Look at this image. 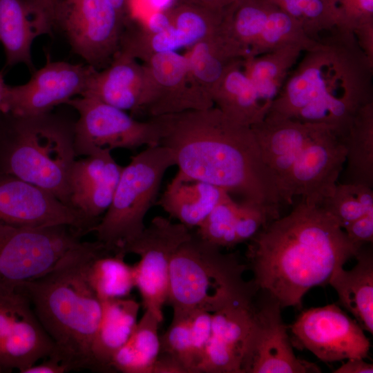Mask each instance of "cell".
I'll use <instances>...</instances> for the list:
<instances>
[{"mask_svg": "<svg viewBox=\"0 0 373 373\" xmlns=\"http://www.w3.org/2000/svg\"><path fill=\"white\" fill-rule=\"evenodd\" d=\"M254 283L282 308L302 306L312 287L328 283L334 270L361 249L322 206L304 201L250 240Z\"/></svg>", "mask_w": 373, "mask_h": 373, "instance_id": "6da1fadb", "label": "cell"}, {"mask_svg": "<svg viewBox=\"0 0 373 373\" xmlns=\"http://www.w3.org/2000/svg\"><path fill=\"white\" fill-rule=\"evenodd\" d=\"M155 117L162 128L160 145L173 151L178 171L245 201L278 207L285 203L250 126L214 106Z\"/></svg>", "mask_w": 373, "mask_h": 373, "instance_id": "7a4b0ae2", "label": "cell"}, {"mask_svg": "<svg viewBox=\"0 0 373 373\" xmlns=\"http://www.w3.org/2000/svg\"><path fill=\"white\" fill-rule=\"evenodd\" d=\"M303 54L268 113L327 125L343 139L357 112L373 102V60L341 26Z\"/></svg>", "mask_w": 373, "mask_h": 373, "instance_id": "3957f363", "label": "cell"}, {"mask_svg": "<svg viewBox=\"0 0 373 373\" xmlns=\"http://www.w3.org/2000/svg\"><path fill=\"white\" fill-rule=\"evenodd\" d=\"M102 247L97 240L82 241L52 270L24 283L19 291L53 341V354L71 370L94 371L92 346L102 303L88 280L86 267Z\"/></svg>", "mask_w": 373, "mask_h": 373, "instance_id": "277c9868", "label": "cell"}, {"mask_svg": "<svg viewBox=\"0 0 373 373\" xmlns=\"http://www.w3.org/2000/svg\"><path fill=\"white\" fill-rule=\"evenodd\" d=\"M76 157L75 122L52 111L30 116L1 113L0 173L36 185L70 206L69 180Z\"/></svg>", "mask_w": 373, "mask_h": 373, "instance_id": "5b68a950", "label": "cell"}, {"mask_svg": "<svg viewBox=\"0 0 373 373\" xmlns=\"http://www.w3.org/2000/svg\"><path fill=\"white\" fill-rule=\"evenodd\" d=\"M245 271L235 254L192 233L172 258L166 303L173 314L213 313L233 301L252 299L258 289L253 281L245 280Z\"/></svg>", "mask_w": 373, "mask_h": 373, "instance_id": "8992f818", "label": "cell"}, {"mask_svg": "<svg viewBox=\"0 0 373 373\" xmlns=\"http://www.w3.org/2000/svg\"><path fill=\"white\" fill-rule=\"evenodd\" d=\"M173 166V151L162 145L147 146L132 156L109 207L91 229L96 240L109 251L125 254V247L144 229L146 215L157 202L165 173Z\"/></svg>", "mask_w": 373, "mask_h": 373, "instance_id": "52a82bcc", "label": "cell"}, {"mask_svg": "<svg viewBox=\"0 0 373 373\" xmlns=\"http://www.w3.org/2000/svg\"><path fill=\"white\" fill-rule=\"evenodd\" d=\"M84 233L66 225L23 227L0 224V295L52 270L81 242Z\"/></svg>", "mask_w": 373, "mask_h": 373, "instance_id": "ba28073f", "label": "cell"}, {"mask_svg": "<svg viewBox=\"0 0 373 373\" xmlns=\"http://www.w3.org/2000/svg\"><path fill=\"white\" fill-rule=\"evenodd\" d=\"M78 113L75 122V150L87 156L102 149H135L160 145L162 128L157 117L137 120L126 111L89 96L67 104Z\"/></svg>", "mask_w": 373, "mask_h": 373, "instance_id": "9c48e42d", "label": "cell"}, {"mask_svg": "<svg viewBox=\"0 0 373 373\" xmlns=\"http://www.w3.org/2000/svg\"><path fill=\"white\" fill-rule=\"evenodd\" d=\"M53 22L75 53L96 69L107 66L119 50L127 24L109 0H57Z\"/></svg>", "mask_w": 373, "mask_h": 373, "instance_id": "30bf717a", "label": "cell"}, {"mask_svg": "<svg viewBox=\"0 0 373 373\" xmlns=\"http://www.w3.org/2000/svg\"><path fill=\"white\" fill-rule=\"evenodd\" d=\"M191 234L184 224L157 216L124 249L126 254H135L140 257L133 266L135 287L140 291L144 310L151 312L160 323L167 299L172 258Z\"/></svg>", "mask_w": 373, "mask_h": 373, "instance_id": "8fae6325", "label": "cell"}, {"mask_svg": "<svg viewBox=\"0 0 373 373\" xmlns=\"http://www.w3.org/2000/svg\"><path fill=\"white\" fill-rule=\"evenodd\" d=\"M288 328L293 347L325 363L365 358L369 354L370 343L363 329L336 304L303 311Z\"/></svg>", "mask_w": 373, "mask_h": 373, "instance_id": "7c38bea8", "label": "cell"}, {"mask_svg": "<svg viewBox=\"0 0 373 373\" xmlns=\"http://www.w3.org/2000/svg\"><path fill=\"white\" fill-rule=\"evenodd\" d=\"M345 156L343 139L332 127L318 124L283 184L285 202L300 195L307 204L321 206L337 184Z\"/></svg>", "mask_w": 373, "mask_h": 373, "instance_id": "4fadbf2b", "label": "cell"}, {"mask_svg": "<svg viewBox=\"0 0 373 373\" xmlns=\"http://www.w3.org/2000/svg\"><path fill=\"white\" fill-rule=\"evenodd\" d=\"M224 23L247 57L289 45L300 46L305 51L317 41L306 35L297 21L265 0H242L226 11Z\"/></svg>", "mask_w": 373, "mask_h": 373, "instance_id": "5bb4252c", "label": "cell"}, {"mask_svg": "<svg viewBox=\"0 0 373 373\" xmlns=\"http://www.w3.org/2000/svg\"><path fill=\"white\" fill-rule=\"evenodd\" d=\"M55 350L28 297L22 292L0 295V373H22Z\"/></svg>", "mask_w": 373, "mask_h": 373, "instance_id": "9a60e30c", "label": "cell"}, {"mask_svg": "<svg viewBox=\"0 0 373 373\" xmlns=\"http://www.w3.org/2000/svg\"><path fill=\"white\" fill-rule=\"evenodd\" d=\"M97 69L86 64L48 61L23 84L10 86L6 112L30 116L52 111L82 96Z\"/></svg>", "mask_w": 373, "mask_h": 373, "instance_id": "2e32d148", "label": "cell"}, {"mask_svg": "<svg viewBox=\"0 0 373 373\" xmlns=\"http://www.w3.org/2000/svg\"><path fill=\"white\" fill-rule=\"evenodd\" d=\"M0 224L23 227L66 225L86 234L93 225L50 192L0 173Z\"/></svg>", "mask_w": 373, "mask_h": 373, "instance_id": "e0dca14e", "label": "cell"}, {"mask_svg": "<svg viewBox=\"0 0 373 373\" xmlns=\"http://www.w3.org/2000/svg\"><path fill=\"white\" fill-rule=\"evenodd\" d=\"M281 309L280 304L271 298L260 307H255L243 373L321 372L315 363L295 355Z\"/></svg>", "mask_w": 373, "mask_h": 373, "instance_id": "ac0fdd59", "label": "cell"}, {"mask_svg": "<svg viewBox=\"0 0 373 373\" xmlns=\"http://www.w3.org/2000/svg\"><path fill=\"white\" fill-rule=\"evenodd\" d=\"M142 63L146 82L143 113L150 118L214 106L191 82L184 55L157 53Z\"/></svg>", "mask_w": 373, "mask_h": 373, "instance_id": "d6986e66", "label": "cell"}, {"mask_svg": "<svg viewBox=\"0 0 373 373\" xmlns=\"http://www.w3.org/2000/svg\"><path fill=\"white\" fill-rule=\"evenodd\" d=\"M254 311L252 299H242L212 313L211 336L198 373H243Z\"/></svg>", "mask_w": 373, "mask_h": 373, "instance_id": "ffe728a7", "label": "cell"}, {"mask_svg": "<svg viewBox=\"0 0 373 373\" xmlns=\"http://www.w3.org/2000/svg\"><path fill=\"white\" fill-rule=\"evenodd\" d=\"M111 152L105 149L76 160L70 173L69 204L93 227L109 207L124 167Z\"/></svg>", "mask_w": 373, "mask_h": 373, "instance_id": "44dd1931", "label": "cell"}, {"mask_svg": "<svg viewBox=\"0 0 373 373\" xmlns=\"http://www.w3.org/2000/svg\"><path fill=\"white\" fill-rule=\"evenodd\" d=\"M146 83L144 64L119 50L104 70H95L82 96L97 98L133 116L144 113Z\"/></svg>", "mask_w": 373, "mask_h": 373, "instance_id": "7402d4cb", "label": "cell"}, {"mask_svg": "<svg viewBox=\"0 0 373 373\" xmlns=\"http://www.w3.org/2000/svg\"><path fill=\"white\" fill-rule=\"evenodd\" d=\"M317 125L268 113L251 127L263 161L276 178L281 192L294 162Z\"/></svg>", "mask_w": 373, "mask_h": 373, "instance_id": "603a6c76", "label": "cell"}, {"mask_svg": "<svg viewBox=\"0 0 373 373\" xmlns=\"http://www.w3.org/2000/svg\"><path fill=\"white\" fill-rule=\"evenodd\" d=\"M53 28L51 20L26 0H0V43L8 66L23 64L34 71V40Z\"/></svg>", "mask_w": 373, "mask_h": 373, "instance_id": "cb8c5ba5", "label": "cell"}, {"mask_svg": "<svg viewBox=\"0 0 373 373\" xmlns=\"http://www.w3.org/2000/svg\"><path fill=\"white\" fill-rule=\"evenodd\" d=\"M184 55L193 85L211 99L227 68L247 57L246 51L227 32L224 20L219 30L187 48Z\"/></svg>", "mask_w": 373, "mask_h": 373, "instance_id": "d4e9b609", "label": "cell"}, {"mask_svg": "<svg viewBox=\"0 0 373 373\" xmlns=\"http://www.w3.org/2000/svg\"><path fill=\"white\" fill-rule=\"evenodd\" d=\"M228 193L178 171L157 203L171 218L191 229L198 228Z\"/></svg>", "mask_w": 373, "mask_h": 373, "instance_id": "484cf974", "label": "cell"}, {"mask_svg": "<svg viewBox=\"0 0 373 373\" xmlns=\"http://www.w3.org/2000/svg\"><path fill=\"white\" fill-rule=\"evenodd\" d=\"M356 264L350 270L336 267L328 283L336 290L339 303L358 325L373 334V255L372 248L361 247Z\"/></svg>", "mask_w": 373, "mask_h": 373, "instance_id": "4316f807", "label": "cell"}, {"mask_svg": "<svg viewBox=\"0 0 373 373\" xmlns=\"http://www.w3.org/2000/svg\"><path fill=\"white\" fill-rule=\"evenodd\" d=\"M243 59L232 63L213 89L214 106L231 120L251 127L260 122L269 108L262 101L242 68Z\"/></svg>", "mask_w": 373, "mask_h": 373, "instance_id": "83f0119b", "label": "cell"}, {"mask_svg": "<svg viewBox=\"0 0 373 373\" xmlns=\"http://www.w3.org/2000/svg\"><path fill=\"white\" fill-rule=\"evenodd\" d=\"M102 312L92 346L94 371L111 372L115 353L137 323L140 304L128 297L102 301Z\"/></svg>", "mask_w": 373, "mask_h": 373, "instance_id": "f1b7e54d", "label": "cell"}, {"mask_svg": "<svg viewBox=\"0 0 373 373\" xmlns=\"http://www.w3.org/2000/svg\"><path fill=\"white\" fill-rule=\"evenodd\" d=\"M304 49L289 45L242 60V68L262 101L270 108Z\"/></svg>", "mask_w": 373, "mask_h": 373, "instance_id": "f546056e", "label": "cell"}, {"mask_svg": "<svg viewBox=\"0 0 373 373\" xmlns=\"http://www.w3.org/2000/svg\"><path fill=\"white\" fill-rule=\"evenodd\" d=\"M343 141L346 149L345 182L373 186V102L354 116Z\"/></svg>", "mask_w": 373, "mask_h": 373, "instance_id": "4dcf8cb0", "label": "cell"}, {"mask_svg": "<svg viewBox=\"0 0 373 373\" xmlns=\"http://www.w3.org/2000/svg\"><path fill=\"white\" fill-rule=\"evenodd\" d=\"M160 323L151 312L144 310L129 338L113 355V371L151 373L160 352Z\"/></svg>", "mask_w": 373, "mask_h": 373, "instance_id": "1f68e13d", "label": "cell"}, {"mask_svg": "<svg viewBox=\"0 0 373 373\" xmlns=\"http://www.w3.org/2000/svg\"><path fill=\"white\" fill-rule=\"evenodd\" d=\"M125 256L102 247L88 261L87 278L101 301L128 297L135 287L133 266L125 262Z\"/></svg>", "mask_w": 373, "mask_h": 373, "instance_id": "d6a6232c", "label": "cell"}, {"mask_svg": "<svg viewBox=\"0 0 373 373\" xmlns=\"http://www.w3.org/2000/svg\"><path fill=\"white\" fill-rule=\"evenodd\" d=\"M297 21L306 35L318 41L339 26L336 0H265Z\"/></svg>", "mask_w": 373, "mask_h": 373, "instance_id": "836d02e7", "label": "cell"}, {"mask_svg": "<svg viewBox=\"0 0 373 373\" xmlns=\"http://www.w3.org/2000/svg\"><path fill=\"white\" fill-rule=\"evenodd\" d=\"M321 206L343 229L350 223L373 211V190L359 184L337 183Z\"/></svg>", "mask_w": 373, "mask_h": 373, "instance_id": "e575fe53", "label": "cell"}, {"mask_svg": "<svg viewBox=\"0 0 373 373\" xmlns=\"http://www.w3.org/2000/svg\"><path fill=\"white\" fill-rule=\"evenodd\" d=\"M339 26L351 30L373 60V0H336Z\"/></svg>", "mask_w": 373, "mask_h": 373, "instance_id": "d590c367", "label": "cell"}, {"mask_svg": "<svg viewBox=\"0 0 373 373\" xmlns=\"http://www.w3.org/2000/svg\"><path fill=\"white\" fill-rule=\"evenodd\" d=\"M160 338V353L179 361L187 373H196L189 329V313L173 314L168 329Z\"/></svg>", "mask_w": 373, "mask_h": 373, "instance_id": "8d00e7d4", "label": "cell"}, {"mask_svg": "<svg viewBox=\"0 0 373 373\" xmlns=\"http://www.w3.org/2000/svg\"><path fill=\"white\" fill-rule=\"evenodd\" d=\"M189 329L195 371L201 361L212 332V313L202 309L189 312Z\"/></svg>", "mask_w": 373, "mask_h": 373, "instance_id": "74e56055", "label": "cell"}, {"mask_svg": "<svg viewBox=\"0 0 373 373\" xmlns=\"http://www.w3.org/2000/svg\"><path fill=\"white\" fill-rule=\"evenodd\" d=\"M348 238L356 246L373 241V211L353 221L343 228Z\"/></svg>", "mask_w": 373, "mask_h": 373, "instance_id": "f35d334b", "label": "cell"}, {"mask_svg": "<svg viewBox=\"0 0 373 373\" xmlns=\"http://www.w3.org/2000/svg\"><path fill=\"white\" fill-rule=\"evenodd\" d=\"M71 371L70 368L55 354H51L41 363L34 364L22 373H65Z\"/></svg>", "mask_w": 373, "mask_h": 373, "instance_id": "ab89813d", "label": "cell"}, {"mask_svg": "<svg viewBox=\"0 0 373 373\" xmlns=\"http://www.w3.org/2000/svg\"><path fill=\"white\" fill-rule=\"evenodd\" d=\"M151 373H187L184 366L173 357L160 353Z\"/></svg>", "mask_w": 373, "mask_h": 373, "instance_id": "60d3db41", "label": "cell"}, {"mask_svg": "<svg viewBox=\"0 0 373 373\" xmlns=\"http://www.w3.org/2000/svg\"><path fill=\"white\" fill-rule=\"evenodd\" d=\"M334 373H372V363L365 361L364 358H353L347 359L335 370Z\"/></svg>", "mask_w": 373, "mask_h": 373, "instance_id": "b9f144b4", "label": "cell"}, {"mask_svg": "<svg viewBox=\"0 0 373 373\" xmlns=\"http://www.w3.org/2000/svg\"><path fill=\"white\" fill-rule=\"evenodd\" d=\"M241 1L242 0H194V2L214 10L224 12Z\"/></svg>", "mask_w": 373, "mask_h": 373, "instance_id": "7bdbcfd3", "label": "cell"}, {"mask_svg": "<svg viewBox=\"0 0 373 373\" xmlns=\"http://www.w3.org/2000/svg\"><path fill=\"white\" fill-rule=\"evenodd\" d=\"M39 10L45 14L52 22L55 4L57 0H26Z\"/></svg>", "mask_w": 373, "mask_h": 373, "instance_id": "ee69618b", "label": "cell"}, {"mask_svg": "<svg viewBox=\"0 0 373 373\" xmlns=\"http://www.w3.org/2000/svg\"><path fill=\"white\" fill-rule=\"evenodd\" d=\"M132 0L130 1V2ZM144 5L149 7V13L165 10L176 3V0H142Z\"/></svg>", "mask_w": 373, "mask_h": 373, "instance_id": "f6af8a7d", "label": "cell"}, {"mask_svg": "<svg viewBox=\"0 0 373 373\" xmlns=\"http://www.w3.org/2000/svg\"><path fill=\"white\" fill-rule=\"evenodd\" d=\"M9 86L0 73V113L6 112Z\"/></svg>", "mask_w": 373, "mask_h": 373, "instance_id": "bcb514c9", "label": "cell"}, {"mask_svg": "<svg viewBox=\"0 0 373 373\" xmlns=\"http://www.w3.org/2000/svg\"><path fill=\"white\" fill-rule=\"evenodd\" d=\"M116 10L124 17L127 23L129 21V5L131 0H109Z\"/></svg>", "mask_w": 373, "mask_h": 373, "instance_id": "7dc6e473", "label": "cell"}, {"mask_svg": "<svg viewBox=\"0 0 373 373\" xmlns=\"http://www.w3.org/2000/svg\"><path fill=\"white\" fill-rule=\"evenodd\" d=\"M183 1L194 2V0H176V2H183Z\"/></svg>", "mask_w": 373, "mask_h": 373, "instance_id": "c3c4849f", "label": "cell"}, {"mask_svg": "<svg viewBox=\"0 0 373 373\" xmlns=\"http://www.w3.org/2000/svg\"><path fill=\"white\" fill-rule=\"evenodd\" d=\"M0 115H1V113H0Z\"/></svg>", "mask_w": 373, "mask_h": 373, "instance_id": "681fc988", "label": "cell"}]
</instances>
